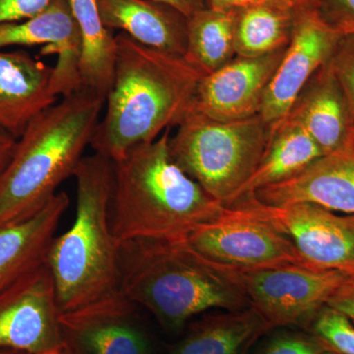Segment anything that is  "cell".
Returning a JSON list of instances; mask_svg holds the SVG:
<instances>
[{"label": "cell", "instance_id": "1", "mask_svg": "<svg viewBox=\"0 0 354 354\" xmlns=\"http://www.w3.org/2000/svg\"><path fill=\"white\" fill-rule=\"evenodd\" d=\"M114 38L113 84L90 144L111 162L176 127L192 108L203 77L184 58L143 46L124 32Z\"/></svg>", "mask_w": 354, "mask_h": 354}, {"label": "cell", "instance_id": "2", "mask_svg": "<svg viewBox=\"0 0 354 354\" xmlns=\"http://www.w3.org/2000/svg\"><path fill=\"white\" fill-rule=\"evenodd\" d=\"M165 130L113 162L111 223L114 239H186L195 228L225 215L227 207L209 195L172 160Z\"/></svg>", "mask_w": 354, "mask_h": 354}, {"label": "cell", "instance_id": "3", "mask_svg": "<svg viewBox=\"0 0 354 354\" xmlns=\"http://www.w3.org/2000/svg\"><path fill=\"white\" fill-rule=\"evenodd\" d=\"M120 268L121 292L171 332L209 310L250 307L232 270L205 259L186 239L121 242Z\"/></svg>", "mask_w": 354, "mask_h": 354}, {"label": "cell", "instance_id": "4", "mask_svg": "<svg viewBox=\"0 0 354 354\" xmlns=\"http://www.w3.org/2000/svg\"><path fill=\"white\" fill-rule=\"evenodd\" d=\"M104 102L102 95L80 88L28 124L0 172V227L38 213L74 176Z\"/></svg>", "mask_w": 354, "mask_h": 354}, {"label": "cell", "instance_id": "5", "mask_svg": "<svg viewBox=\"0 0 354 354\" xmlns=\"http://www.w3.org/2000/svg\"><path fill=\"white\" fill-rule=\"evenodd\" d=\"M75 218L55 236L46 255L60 313L93 304L120 290V244L111 223L113 162L99 153L77 167Z\"/></svg>", "mask_w": 354, "mask_h": 354}, {"label": "cell", "instance_id": "6", "mask_svg": "<svg viewBox=\"0 0 354 354\" xmlns=\"http://www.w3.org/2000/svg\"><path fill=\"white\" fill-rule=\"evenodd\" d=\"M176 128L169 141L172 160L227 207L259 167L274 133L260 114L218 121L192 109Z\"/></svg>", "mask_w": 354, "mask_h": 354}, {"label": "cell", "instance_id": "7", "mask_svg": "<svg viewBox=\"0 0 354 354\" xmlns=\"http://www.w3.org/2000/svg\"><path fill=\"white\" fill-rule=\"evenodd\" d=\"M186 241L205 259L232 271L310 268L285 234L243 209L227 207L225 215L195 228Z\"/></svg>", "mask_w": 354, "mask_h": 354}, {"label": "cell", "instance_id": "8", "mask_svg": "<svg viewBox=\"0 0 354 354\" xmlns=\"http://www.w3.org/2000/svg\"><path fill=\"white\" fill-rule=\"evenodd\" d=\"M228 207L243 209L277 228L312 269L354 277V216L339 215L311 203L270 206L252 196Z\"/></svg>", "mask_w": 354, "mask_h": 354}, {"label": "cell", "instance_id": "9", "mask_svg": "<svg viewBox=\"0 0 354 354\" xmlns=\"http://www.w3.org/2000/svg\"><path fill=\"white\" fill-rule=\"evenodd\" d=\"M232 272L250 306L272 329L306 330L348 277L341 272L297 266Z\"/></svg>", "mask_w": 354, "mask_h": 354}, {"label": "cell", "instance_id": "10", "mask_svg": "<svg viewBox=\"0 0 354 354\" xmlns=\"http://www.w3.org/2000/svg\"><path fill=\"white\" fill-rule=\"evenodd\" d=\"M55 281L39 266L0 292V351L44 354L64 344Z\"/></svg>", "mask_w": 354, "mask_h": 354}, {"label": "cell", "instance_id": "11", "mask_svg": "<svg viewBox=\"0 0 354 354\" xmlns=\"http://www.w3.org/2000/svg\"><path fill=\"white\" fill-rule=\"evenodd\" d=\"M136 307L118 290L60 313L64 346L70 354H152L150 337Z\"/></svg>", "mask_w": 354, "mask_h": 354}, {"label": "cell", "instance_id": "12", "mask_svg": "<svg viewBox=\"0 0 354 354\" xmlns=\"http://www.w3.org/2000/svg\"><path fill=\"white\" fill-rule=\"evenodd\" d=\"M341 37L317 12L298 16L290 43L266 88L263 120L272 127L285 120L310 78L329 62Z\"/></svg>", "mask_w": 354, "mask_h": 354}, {"label": "cell", "instance_id": "13", "mask_svg": "<svg viewBox=\"0 0 354 354\" xmlns=\"http://www.w3.org/2000/svg\"><path fill=\"white\" fill-rule=\"evenodd\" d=\"M286 48L262 57L236 55L198 83L192 109L218 121L246 120L260 113L266 88Z\"/></svg>", "mask_w": 354, "mask_h": 354}, {"label": "cell", "instance_id": "14", "mask_svg": "<svg viewBox=\"0 0 354 354\" xmlns=\"http://www.w3.org/2000/svg\"><path fill=\"white\" fill-rule=\"evenodd\" d=\"M44 44L43 55H57L53 67L55 94L62 97L80 90L81 36L69 0H53L36 15L0 25V48Z\"/></svg>", "mask_w": 354, "mask_h": 354}, {"label": "cell", "instance_id": "15", "mask_svg": "<svg viewBox=\"0 0 354 354\" xmlns=\"http://www.w3.org/2000/svg\"><path fill=\"white\" fill-rule=\"evenodd\" d=\"M247 196L270 206L311 203L354 216V141L319 158L297 176Z\"/></svg>", "mask_w": 354, "mask_h": 354}, {"label": "cell", "instance_id": "16", "mask_svg": "<svg viewBox=\"0 0 354 354\" xmlns=\"http://www.w3.org/2000/svg\"><path fill=\"white\" fill-rule=\"evenodd\" d=\"M53 68L23 51L0 50V128L18 139L39 113L57 104Z\"/></svg>", "mask_w": 354, "mask_h": 354}, {"label": "cell", "instance_id": "17", "mask_svg": "<svg viewBox=\"0 0 354 354\" xmlns=\"http://www.w3.org/2000/svg\"><path fill=\"white\" fill-rule=\"evenodd\" d=\"M106 29L120 30L139 44L171 57L184 58L188 18L157 0H97Z\"/></svg>", "mask_w": 354, "mask_h": 354}, {"label": "cell", "instance_id": "18", "mask_svg": "<svg viewBox=\"0 0 354 354\" xmlns=\"http://www.w3.org/2000/svg\"><path fill=\"white\" fill-rule=\"evenodd\" d=\"M285 120L304 128L324 155L354 141L348 104L329 62L310 78Z\"/></svg>", "mask_w": 354, "mask_h": 354}, {"label": "cell", "instance_id": "19", "mask_svg": "<svg viewBox=\"0 0 354 354\" xmlns=\"http://www.w3.org/2000/svg\"><path fill=\"white\" fill-rule=\"evenodd\" d=\"M69 203L68 195L60 191L34 216L0 227V292L46 263Z\"/></svg>", "mask_w": 354, "mask_h": 354}, {"label": "cell", "instance_id": "20", "mask_svg": "<svg viewBox=\"0 0 354 354\" xmlns=\"http://www.w3.org/2000/svg\"><path fill=\"white\" fill-rule=\"evenodd\" d=\"M272 330L253 307L202 317L167 354H250Z\"/></svg>", "mask_w": 354, "mask_h": 354}, {"label": "cell", "instance_id": "21", "mask_svg": "<svg viewBox=\"0 0 354 354\" xmlns=\"http://www.w3.org/2000/svg\"><path fill=\"white\" fill-rule=\"evenodd\" d=\"M322 156V151L304 128L283 120L274 127L265 157L232 204L261 188L297 176Z\"/></svg>", "mask_w": 354, "mask_h": 354}, {"label": "cell", "instance_id": "22", "mask_svg": "<svg viewBox=\"0 0 354 354\" xmlns=\"http://www.w3.org/2000/svg\"><path fill=\"white\" fill-rule=\"evenodd\" d=\"M81 36V88L106 99L113 79L115 38L102 23L97 0H69Z\"/></svg>", "mask_w": 354, "mask_h": 354}, {"label": "cell", "instance_id": "23", "mask_svg": "<svg viewBox=\"0 0 354 354\" xmlns=\"http://www.w3.org/2000/svg\"><path fill=\"white\" fill-rule=\"evenodd\" d=\"M299 15L283 0H266L237 9L236 55L262 57L288 48Z\"/></svg>", "mask_w": 354, "mask_h": 354}, {"label": "cell", "instance_id": "24", "mask_svg": "<svg viewBox=\"0 0 354 354\" xmlns=\"http://www.w3.org/2000/svg\"><path fill=\"white\" fill-rule=\"evenodd\" d=\"M237 9L208 6L188 18L187 50L184 59L203 76L236 57Z\"/></svg>", "mask_w": 354, "mask_h": 354}, {"label": "cell", "instance_id": "25", "mask_svg": "<svg viewBox=\"0 0 354 354\" xmlns=\"http://www.w3.org/2000/svg\"><path fill=\"white\" fill-rule=\"evenodd\" d=\"M261 341L256 344L257 348L253 354H335L327 344L306 330L276 328Z\"/></svg>", "mask_w": 354, "mask_h": 354}, {"label": "cell", "instance_id": "26", "mask_svg": "<svg viewBox=\"0 0 354 354\" xmlns=\"http://www.w3.org/2000/svg\"><path fill=\"white\" fill-rule=\"evenodd\" d=\"M306 330L319 337L335 354H354V323L328 305L317 313Z\"/></svg>", "mask_w": 354, "mask_h": 354}, {"label": "cell", "instance_id": "27", "mask_svg": "<svg viewBox=\"0 0 354 354\" xmlns=\"http://www.w3.org/2000/svg\"><path fill=\"white\" fill-rule=\"evenodd\" d=\"M329 64L344 93L354 127V35L341 37Z\"/></svg>", "mask_w": 354, "mask_h": 354}, {"label": "cell", "instance_id": "28", "mask_svg": "<svg viewBox=\"0 0 354 354\" xmlns=\"http://www.w3.org/2000/svg\"><path fill=\"white\" fill-rule=\"evenodd\" d=\"M317 13L341 36L354 35V0H317Z\"/></svg>", "mask_w": 354, "mask_h": 354}, {"label": "cell", "instance_id": "29", "mask_svg": "<svg viewBox=\"0 0 354 354\" xmlns=\"http://www.w3.org/2000/svg\"><path fill=\"white\" fill-rule=\"evenodd\" d=\"M53 0H0V25L29 19Z\"/></svg>", "mask_w": 354, "mask_h": 354}, {"label": "cell", "instance_id": "30", "mask_svg": "<svg viewBox=\"0 0 354 354\" xmlns=\"http://www.w3.org/2000/svg\"><path fill=\"white\" fill-rule=\"evenodd\" d=\"M332 307L354 323V277L348 276L328 301Z\"/></svg>", "mask_w": 354, "mask_h": 354}, {"label": "cell", "instance_id": "31", "mask_svg": "<svg viewBox=\"0 0 354 354\" xmlns=\"http://www.w3.org/2000/svg\"><path fill=\"white\" fill-rule=\"evenodd\" d=\"M157 1L174 7L187 18H190L198 11L209 6V0H157Z\"/></svg>", "mask_w": 354, "mask_h": 354}, {"label": "cell", "instance_id": "32", "mask_svg": "<svg viewBox=\"0 0 354 354\" xmlns=\"http://www.w3.org/2000/svg\"><path fill=\"white\" fill-rule=\"evenodd\" d=\"M17 139L0 128V172L6 167L15 147Z\"/></svg>", "mask_w": 354, "mask_h": 354}, {"label": "cell", "instance_id": "33", "mask_svg": "<svg viewBox=\"0 0 354 354\" xmlns=\"http://www.w3.org/2000/svg\"><path fill=\"white\" fill-rule=\"evenodd\" d=\"M298 14L317 12V0H283Z\"/></svg>", "mask_w": 354, "mask_h": 354}, {"label": "cell", "instance_id": "34", "mask_svg": "<svg viewBox=\"0 0 354 354\" xmlns=\"http://www.w3.org/2000/svg\"><path fill=\"white\" fill-rule=\"evenodd\" d=\"M209 4L221 9L241 8V0H209Z\"/></svg>", "mask_w": 354, "mask_h": 354}, {"label": "cell", "instance_id": "35", "mask_svg": "<svg viewBox=\"0 0 354 354\" xmlns=\"http://www.w3.org/2000/svg\"><path fill=\"white\" fill-rule=\"evenodd\" d=\"M266 0H241V8L242 7L253 6V4L261 3V2H264Z\"/></svg>", "mask_w": 354, "mask_h": 354}, {"label": "cell", "instance_id": "36", "mask_svg": "<svg viewBox=\"0 0 354 354\" xmlns=\"http://www.w3.org/2000/svg\"><path fill=\"white\" fill-rule=\"evenodd\" d=\"M0 354H27V353H23V351H13V349H3V351H0Z\"/></svg>", "mask_w": 354, "mask_h": 354}, {"label": "cell", "instance_id": "37", "mask_svg": "<svg viewBox=\"0 0 354 354\" xmlns=\"http://www.w3.org/2000/svg\"><path fill=\"white\" fill-rule=\"evenodd\" d=\"M53 354H70V353L68 351H67V348H65L64 344H62L59 348H57V351H53Z\"/></svg>", "mask_w": 354, "mask_h": 354}, {"label": "cell", "instance_id": "38", "mask_svg": "<svg viewBox=\"0 0 354 354\" xmlns=\"http://www.w3.org/2000/svg\"><path fill=\"white\" fill-rule=\"evenodd\" d=\"M55 351H57V349H55ZM53 351H50V353H44V354H53Z\"/></svg>", "mask_w": 354, "mask_h": 354}, {"label": "cell", "instance_id": "39", "mask_svg": "<svg viewBox=\"0 0 354 354\" xmlns=\"http://www.w3.org/2000/svg\"><path fill=\"white\" fill-rule=\"evenodd\" d=\"M353 137H354V127H353Z\"/></svg>", "mask_w": 354, "mask_h": 354}]
</instances>
